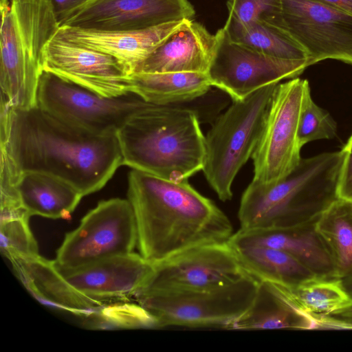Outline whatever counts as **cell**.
<instances>
[{
  "instance_id": "1",
  "label": "cell",
  "mask_w": 352,
  "mask_h": 352,
  "mask_svg": "<svg viewBox=\"0 0 352 352\" xmlns=\"http://www.w3.org/2000/svg\"><path fill=\"white\" fill-rule=\"evenodd\" d=\"M0 112L1 155L19 175H52L85 196L102 188L123 165L116 134L92 133L38 106Z\"/></svg>"
},
{
  "instance_id": "2",
  "label": "cell",
  "mask_w": 352,
  "mask_h": 352,
  "mask_svg": "<svg viewBox=\"0 0 352 352\" xmlns=\"http://www.w3.org/2000/svg\"><path fill=\"white\" fill-rule=\"evenodd\" d=\"M127 197L140 254L152 263L199 245L227 242L233 234L224 212L188 180L171 182L132 168Z\"/></svg>"
},
{
  "instance_id": "3",
  "label": "cell",
  "mask_w": 352,
  "mask_h": 352,
  "mask_svg": "<svg viewBox=\"0 0 352 352\" xmlns=\"http://www.w3.org/2000/svg\"><path fill=\"white\" fill-rule=\"evenodd\" d=\"M116 135L133 169L177 182L203 169L205 136L192 109L148 102Z\"/></svg>"
},
{
  "instance_id": "4",
  "label": "cell",
  "mask_w": 352,
  "mask_h": 352,
  "mask_svg": "<svg viewBox=\"0 0 352 352\" xmlns=\"http://www.w3.org/2000/svg\"><path fill=\"white\" fill-rule=\"evenodd\" d=\"M346 153L342 148L302 158L290 174L274 184L252 181L241 199V228H285L317 220L338 198Z\"/></svg>"
},
{
  "instance_id": "5",
  "label": "cell",
  "mask_w": 352,
  "mask_h": 352,
  "mask_svg": "<svg viewBox=\"0 0 352 352\" xmlns=\"http://www.w3.org/2000/svg\"><path fill=\"white\" fill-rule=\"evenodd\" d=\"M1 107L37 106L48 43L60 25L48 0H1Z\"/></svg>"
},
{
  "instance_id": "6",
  "label": "cell",
  "mask_w": 352,
  "mask_h": 352,
  "mask_svg": "<svg viewBox=\"0 0 352 352\" xmlns=\"http://www.w3.org/2000/svg\"><path fill=\"white\" fill-rule=\"evenodd\" d=\"M278 83L266 85L243 100L234 101L205 136L202 170L223 201L231 199L233 181L256 148Z\"/></svg>"
},
{
  "instance_id": "7",
  "label": "cell",
  "mask_w": 352,
  "mask_h": 352,
  "mask_svg": "<svg viewBox=\"0 0 352 352\" xmlns=\"http://www.w3.org/2000/svg\"><path fill=\"white\" fill-rule=\"evenodd\" d=\"M259 280L250 276L218 288L185 292H138L134 297L156 320L169 326L227 329L252 305Z\"/></svg>"
},
{
  "instance_id": "8",
  "label": "cell",
  "mask_w": 352,
  "mask_h": 352,
  "mask_svg": "<svg viewBox=\"0 0 352 352\" xmlns=\"http://www.w3.org/2000/svg\"><path fill=\"white\" fill-rule=\"evenodd\" d=\"M148 102L129 92L107 98L43 71L37 106L57 118L94 134H116Z\"/></svg>"
},
{
  "instance_id": "9",
  "label": "cell",
  "mask_w": 352,
  "mask_h": 352,
  "mask_svg": "<svg viewBox=\"0 0 352 352\" xmlns=\"http://www.w3.org/2000/svg\"><path fill=\"white\" fill-rule=\"evenodd\" d=\"M138 231L128 199L113 198L98 203L67 233L56 251L55 265L73 269L111 256L133 252Z\"/></svg>"
},
{
  "instance_id": "10",
  "label": "cell",
  "mask_w": 352,
  "mask_h": 352,
  "mask_svg": "<svg viewBox=\"0 0 352 352\" xmlns=\"http://www.w3.org/2000/svg\"><path fill=\"white\" fill-rule=\"evenodd\" d=\"M309 85L298 77L278 83L272 97L263 130L252 158V181L274 184L301 160L298 128L304 94Z\"/></svg>"
},
{
  "instance_id": "11",
  "label": "cell",
  "mask_w": 352,
  "mask_h": 352,
  "mask_svg": "<svg viewBox=\"0 0 352 352\" xmlns=\"http://www.w3.org/2000/svg\"><path fill=\"white\" fill-rule=\"evenodd\" d=\"M282 12L263 19L285 31L308 55L352 65V14L316 0H281Z\"/></svg>"
},
{
  "instance_id": "12",
  "label": "cell",
  "mask_w": 352,
  "mask_h": 352,
  "mask_svg": "<svg viewBox=\"0 0 352 352\" xmlns=\"http://www.w3.org/2000/svg\"><path fill=\"white\" fill-rule=\"evenodd\" d=\"M153 264L152 273L138 292L210 289L251 276L228 241L199 245Z\"/></svg>"
},
{
  "instance_id": "13",
  "label": "cell",
  "mask_w": 352,
  "mask_h": 352,
  "mask_svg": "<svg viewBox=\"0 0 352 352\" xmlns=\"http://www.w3.org/2000/svg\"><path fill=\"white\" fill-rule=\"evenodd\" d=\"M216 47L207 75L211 85L226 92L233 101L283 79L298 77L308 60L272 57L232 41L223 28L215 34Z\"/></svg>"
},
{
  "instance_id": "14",
  "label": "cell",
  "mask_w": 352,
  "mask_h": 352,
  "mask_svg": "<svg viewBox=\"0 0 352 352\" xmlns=\"http://www.w3.org/2000/svg\"><path fill=\"white\" fill-rule=\"evenodd\" d=\"M188 0H89L74 10L60 26L102 31H133L191 19Z\"/></svg>"
},
{
  "instance_id": "15",
  "label": "cell",
  "mask_w": 352,
  "mask_h": 352,
  "mask_svg": "<svg viewBox=\"0 0 352 352\" xmlns=\"http://www.w3.org/2000/svg\"><path fill=\"white\" fill-rule=\"evenodd\" d=\"M43 71L104 97L131 92L130 75L116 58L56 34L47 47Z\"/></svg>"
},
{
  "instance_id": "16",
  "label": "cell",
  "mask_w": 352,
  "mask_h": 352,
  "mask_svg": "<svg viewBox=\"0 0 352 352\" xmlns=\"http://www.w3.org/2000/svg\"><path fill=\"white\" fill-rule=\"evenodd\" d=\"M56 268L80 293L94 298L116 301L134 296L152 273L153 264L140 254L132 252L76 268Z\"/></svg>"
},
{
  "instance_id": "17",
  "label": "cell",
  "mask_w": 352,
  "mask_h": 352,
  "mask_svg": "<svg viewBox=\"0 0 352 352\" xmlns=\"http://www.w3.org/2000/svg\"><path fill=\"white\" fill-rule=\"evenodd\" d=\"M183 20L133 31H102L60 26L56 35L70 43L114 57L129 75H131L180 26Z\"/></svg>"
},
{
  "instance_id": "18",
  "label": "cell",
  "mask_w": 352,
  "mask_h": 352,
  "mask_svg": "<svg viewBox=\"0 0 352 352\" xmlns=\"http://www.w3.org/2000/svg\"><path fill=\"white\" fill-rule=\"evenodd\" d=\"M316 221L285 228H240L228 242L232 247L263 245L279 249L316 276L338 278L327 247L316 230Z\"/></svg>"
},
{
  "instance_id": "19",
  "label": "cell",
  "mask_w": 352,
  "mask_h": 352,
  "mask_svg": "<svg viewBox=\"0 0 352 352\" xmlns=\"http://www.w3.org/2000/svg\"><path fill=\"white\" fill-rule=\"evenodd\" d=\"M216 43L215 35L201 24L185 19L142 62L137 72L207 74Z\"/></svg>"
},
{
  "instance_id": "20",
  "label": "cell",
  "mask_w": 352,
  "mask_h": 352,
  "mask_svg": "<svg viewBox=\"0 0 352 352\" xmlns=\"http://www.w3.org/2000/svg\"><path fill=\"white\" fill-rule=\"evenodd\" d=\"M10 262L25 287L44 305L85 319L104 305L113 302L94 298L80 293L60 274L54 261L40 255Z\"/></svg>"
},
{
  "instance_id": "21",
  "label": "cell",
  "mask_w": 352,
  "mask_h": 352,
  "mask_svg": "<svg viewBox=\"0 0 352 352\" xmlns=\"http://www.w3.org/2000/svg\"><path fill=\"white\" fill-rule=\"evenodd\" d=\"M319 329L313 318L300 311L276 283L260 281L254 300L227 329Z\"/></svg>"
},
{
  "instance_id": "22",
  "label": "cell",
  "mask_w": 352,
  "mask_h": 352,
  "mask_svg": "<svg viewBox=\"0 0 352 352\" xmlns=\"http://www.w3.org/2000/svg\"><path fill=\"white\" fill-rule=\"evenodd\" d=\"M16 186L21 205L30 217L69 219L83 197L67 182L40 172L21 173Z\"/></svg>"
},
{
  "instance_id": "23",
  "label": "cell",
  "mask_w": 352,
  "mask_h": 352,
  "mask_svg": "<svg viewBox=\"0 0 352 352\" xmlns=\"http://www.w3.org/2000/svg\"><path fill=\"white\" fill-rule=\"evenodd\" d=\"M211 83L207 74L195 72L144 73L130 75V91L158 104L190 101L205 94Z\"/></svg>"
},
{
  "instance_id": "24",
  "label": "cell",
  "mask_w": 352,
  "mask_h": 352,
  "mask_svg": "<svg viewBox=\"0 0 352 352\" xmlns=\"http://www.w3.org/2000/svg\"><path fill=\"white\" fill-rule=\"evenodd\" d=\"M232 248L246 271L259 281L292 287L316 276L294 257L279 249L263 245Z\"/></svg>"
},
{
  "instance_id": "25",
  "label": "cell",
  "mask_w": 352,
  "mask_h": 352,
  "mask_svg": "<svg viewBox=\"0 0 352 352\" xmlns=\"http://www.w3.org/2000/svg\"><path fill=\"white\" fill-rule=\"evenodd\" d=\"M228 38L268 56L287 60H308L304 48L278 27L258 19L241 23L228 16L223 27Z\"/></svg>"
},
{
  "instance_id": "26",
  "label": "cell",
  "mask_w": 352,
  "mask_h": 352,
  "mask_svg": "<svg viewBox=\"0 0 352 352\" xmlns=\"http://www.w3.org/2000/svg\"><path fill=\"white\" fill-rule=\"evenodd\" d=\"M281 287L296 307L316 320L319 329L322 317L352 305V298L339 278L314 276L295 286Z\"/></svg>"
},
{
  "instance_id": "27",
  "label": "cell",
  "mask_w": 352,
  "mask_h": 352,
  "mask_svg": "<svg viewBox=\"0 0 352 352\" xmlns=\"http://www.w3.org/2000/svg\"><path fill=\"white\" fill-rule=\"evenodd\" d=\"M316 230L340 278L352 275V200L338 198L320 215Z\"/></svg>"
},
{
  "instance_id": "28",
  "label": "cell",
  "mask_w": 352,
  "mask_h": 352,
  "mask_svg": "<svg viewBox=\"0 0 352 352\" xmlns=\"http://www.w3.org/2000/svg\"><path fill=\"white\" fill-rule=\"evenodd\" d=\"M83 320L91 329L157 328L155 318L145 308L128 300L108 302Z\"/></svg>"
},
{
  "instance_id": "29",
  "label": "cell",
  "mask_w": 352,
  "mask_h": 352,
  "mask_svg": "<svg viewBox=\"0 0 352 352\" xmlns=\"http://www.w3.org/2000/svg\"><path fill=\"white\" fill-rule=\"evenodd\" d=\"M25 210L1 213L0 248L10 261L39 255L37 242L30 228Z\"/></svg>"
},
{
  "instance_id": "30",
  "label": "cell",
  "mask_w": 352,
  "mask_h": 352,
  "mask_svg": "<svg viewBox=\"0 0 352 352\" xmlns=\"http://www.w3.org/2000/svg\"><path fill=\"white\" fill-rule=\"evenodd\" d=\"M336 134V122L327 111L314 102L309 85L304 94L298 122L299 146L302 148L313 141L332 139Z\"/></svg>"
},
{
  "instance_id": "31",
  "label": "cell",
  "mask_w": 352,
  "mask_h": 352,
  "mask_svg": "<svg viewBox=\"0 0 352 352\" xmlns=\"http://www.w3.org/2000/svg\"><path fill=\"white\" fill-rule=\"evenodd\" d=\"M229 15L241 23L282 12L281 0H228Z\"/></svg>"
},
{
  "instance_id": "32",
  "label": "cell",
  "mask_w": 352,
  "mask_h": 352,
  "mask_svg": "<svg viewBox=\"0 0 352 352\" xmlns=\"http://www.w3.org/2000/svg\"><path fill=\"white\" fill-rule=\"evenodd\" d=\"M338 184V197L352 200V147L347 150Z\"/></svg>"
},
{
  "instance_id": "33",
  "label": "cell",
  "mask_w": 352,
  "mask_h": 352,
  "mask_svg": "<svg viewBox=\"0 0 352 352\" xmlns=\"http://www.w3.org/2000/svg\"><path fill=\"white\" fill-rule=\"evenodd\" d=\"M323 329H352V305L322 318Z\"/></svg>"
},
{
  "instance_id": "34",
  "label": "cell",
  "mask_w": 352,
  "mask_h": 352,
  "mask_svg": "<svg viewBox=\"0 0 352 352\" xmlns=\"http://www.w3.org/2000/svg\"><path fill=\"white\" fill-rule=\"evenodd\" d=\"M54 8V13L60 23L74 10L89 0H48Z\"/></svg>"
},
{
  "instance_id": "35",
  "label": "cell",
  "mask_w": 352,
  "mask_h": 352,
  "mask_svg": "<svg viewBox=\"0 0 352 352\" xmlns=\"http://www.w3.org/2000/svg\"><path fill=\"white\" fill-rule=\"evenodd\" d=\"M352 14V0H316Z\"/></svg>"
},
{
  "instance_id": "36",
  "label": "cell",
  "mask_w": 352,
  "mask_h": 352,
  "mask_svg": "<svg viewBox=\"0 0 352 352\" xmlns=\"http://www.w3.org/2000/svg\"><path fill=\"white\" fill-rule=\"evenodd\" d=\"M341 279L344 287L352 298V275H350Z\"/></svg>"
},
{
  "instance_id": "37",
  "label": "cell",
  "mask_w": 352,
  "mask_h": 352,
  "mask_svg": "<svg viewBox=\"0 0 352 352\" xmlns=\"http://www.w3.org/2000/svg\"><path fill=\"white\" fill-rule=\"evenodd\" d=\"M351 147H352V134L350 136V138H349L346 144L342 148V149L347 150V149L350 148Z\"/></svg>"
}]
</instances>
